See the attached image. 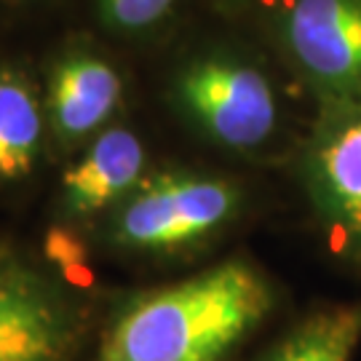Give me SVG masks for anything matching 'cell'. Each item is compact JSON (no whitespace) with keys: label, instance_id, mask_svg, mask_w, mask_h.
<instances>
[{"label":"cell","instance_id":"8","mask_svg":"<svg viewBox=\"0 0 361 361\" xmlns=\"http://www.w3.org/2000/svg\"><path fill=\"white\" fill-rule=\"evenodd\" d=\"M147 147L126 123H113L83 145L62 171L56 190L59 219L86 225L104 219L147 177Z\"/></svg>","mask_w":361,"mask_h":361},{"label":"cell","instance_id":"2","mask_svg":"<svg viewBox=\"0 0 361 361\" xmlns=\"http://www.w3.org/2000/svg\"><path fill=\"white\" fill-rule=\"evenodd\" d=\"M241 207L244 193L225 174L158 169L102 219V241L129 257H185L217 238Z\"/></svg>","mask_w":361,"mask_h":361},{"label":"cell","instance_id":"9","mask_svg":"<svg viewBox=\"0 0 361 361\" xmlns=\"http://www.w3.org/2000/svg\"><path fill=\"white\" fill-rule=\"evenodd\" d=\"M46 145L43 91L22 67H0V188L25 182Z\"/></svg>","mask_w":361,"mask_h":361},{"label":"cell","instance_id":"7","mask_svg":"<svg viewBox=\"0 0 361 361\" xmlns=\"http://www.w3.org/2000/svg\"><path fill=\"white\" fill-rule=\"evenodd\" d=\"M123 75L104 54L75 40L54 56L43 86L49 147L75 155L116 123L123 107Z\"/></svg>","mask_w":361,"mask_h":361},{"label":"cell","instance_id":"10","mask_svg":"<svg viewBox=\"0 0 361 361\" xmlns=\"http://www.w3.org/2000/svg\"><path fill=\"white\" fill-rule=\"evenodd\" d=\"M361 345V300L308 310L255 361H353Z\"/></svg>","mask_w":361,"mask_h":361},{"label":"cell","instance_id":"14","mask_svg":"<svg viewBox=\"0 0 361 361\" xmlns=\"http://www.w3.org/2000/svg\"><path fill=\"white\" fill-rule=\"evenodd\" d=\"M0 249H3V246H0Z\"/></svg>","mask_w":361,"mask_h":361},{"label":"cell","instance_id":"12","mask_svg":"<svg viewBox=\"0 0 361 361\" xmlns=\"http://www.w3.org/2000/svg\"><path fill=\"white\" fill-rule=\"evenodd\" d=\"M43 257L54 271L67 276L70 281L89 286V249L78 235V225L56 219L43 241Z\"/></svg>","mask_w":361,"mask_h":361},{"label":"cell","instance_id":"5","mask_svg":"<svg viewBox=\"0 0 361 361\" xmlns=\"http://www.w3.org/2000/svg\"><path fill=\"white\" fill-rule=\"evenodd\" d=\"M279 35L322 110L361 104V0H286Z\"/></svg>","mask_w":361,"mask_h":361},{"label":"cell","instance_id":"3","mask_svg":"<svg viewBox=\"0 0 361 361\" xmlns=\"http://www.w3.org/2000/svg\"><path fill=\"white\" fill-rule=\"evenodd\" d=\"M89 286L0 249V361H78L89 345Z\"/></svg>","mask_w":361,"mask_h":361},{"label":"cell","instance_id":"13","mask_svg":"<svg viewBox=\"0 0 361 361\" xmlns=\"http://www.w3.org/2000/svg\"><path fill=\"white\" fill-rule=\"evenodd\" d=\"M225 8H244V6H249V3H255V0H219Z\"/></svg>","mask_w":361,"mask_h":361},{"label":"cell","instance_id":"4","mask_svg":"<svg viewBox=\"0 0 361 361\" xmlns=\"http://www.w3.org/2000/svg\"><path fill=\"white\" fill-rule=\"evenodd\" d=\"M171 102L204 140L233 153H255L279 131L271 78L235 54H198L177 70Z\"/></svg>","mask_w":361,"mask_h":361},{"label":"cell","instance_id":"11","mask_svg":"<svg viewBox=\"0 0 361 361\" xmlns=\"http://www.w3.org/2000/svg\"><path fill=\"white\" fill-rule=\"evenodd\" d=\"M177 0H97V16L110 32L142 35L164 25Z\"/></svg>","mask_w":361,"mask_h":361},{"label":"cell","instance_id":"1","mask_svg":"<svg viewBox=\"0 0 361 361\" xmlns=\"http://www.w3.org/2000/svg\"><path fill=\"white\" fill-rule=\"evenodd\" d=\"M276 308L271 279L228 257L171 284L116 297L91 361H233Z\"/></svg>","mask_w":361,"mask_h":361},{"label":"cell","instance_id":"6","mask_svg":"<svg viewBox=\"0 0 361 361\" xmlns=\"http://www.w3.org/2000/svg\"><path fill=\"white\" fill-rule=\"evenodd\" d=\"M300 174L335 246L361 262V104L322 110Z\"/></svg>","mask_w":361,"mask_h":361}]
</instances>
